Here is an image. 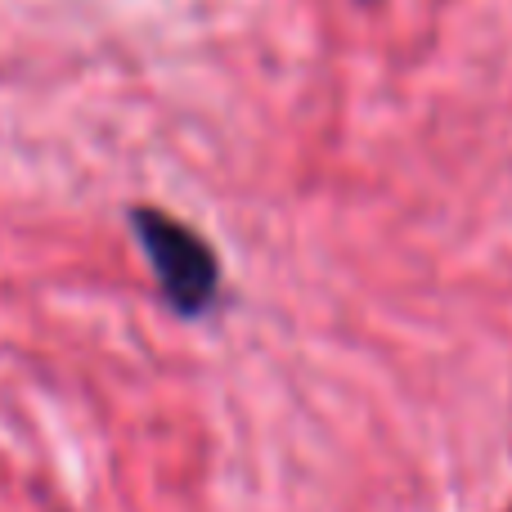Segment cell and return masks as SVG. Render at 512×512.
<instances>
[{
    "mask_svg": "<svg viewBox=\"0 0 512 512\" xmlns=\"http://www.w3.org/2000/svg\"><path fill=\"white\" fill-rule=\"evenodd\" d=\"M131 225L153 274H158L162 297L171 301V310L203 315L216 301V292H221V265H216L212 248L189 225H180L176 216L158 212V207H135Z\"/></svg>",
    "mask_w": 512,
    "mask_h": 512,
    "instance_id": "1",
    "label": "cell"
}]
</instances>
